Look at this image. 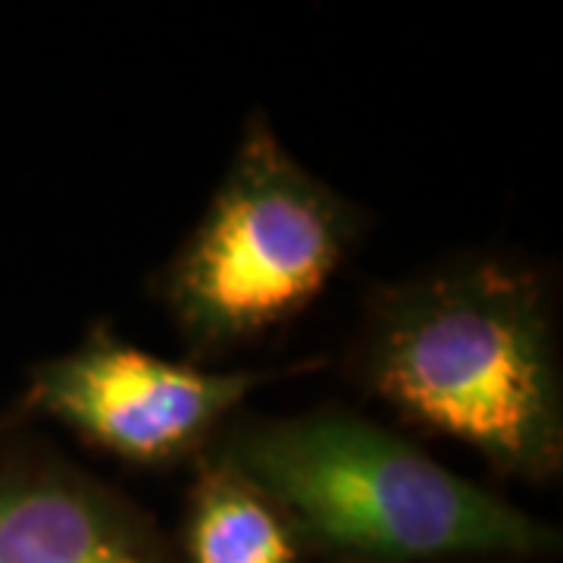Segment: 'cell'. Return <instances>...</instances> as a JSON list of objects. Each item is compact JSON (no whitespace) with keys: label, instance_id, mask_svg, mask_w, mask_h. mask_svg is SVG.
I'll return each instance as SVG.
<instances>
[{"label":"cell","instance_id":"cell-1","mask_svg":"<svg viewBox=\"0 0 563 563\" xmlns=\"http://www.w3.org/2000/svg\"><path fill=\"white\" fill-rule=\"evenodd\" d=\"M342 369L363 398L407 429L463 444L498 479H561L558 266L466 247L373 282Z\"/></svg>","mask_w":563,"mask_h":563},{"label":"cell","instance_id":"cell-4","mask_svg":"<svg viewBox=\"0 0 563 563\" xmlns=\"http://www.w3.org/2000/svg\"><path fill=\"white\" fill-rule=\"evenodd\" d=\"M325 366V357L285 369H225L173 361L125 342L95 320L69 351L32 363L13 410L54 422L129 470L191 466L261 388Z\"/></svg>","mask_w":563,"mask_h":563},{"label":"cell","instance_id":"cell-6","mask_svg":"<svg viewBox=\"0 0 563 563\" xmlns=\"http://www.w3.org/2000/svg\"><path fill=\"white\" fill-rule=\"evenodd\" d=\"M173 542L179 563H313L279 507L210 454L191 463Z\"/></svg>","mask_w":563,"mask_h":563},{"label":"cell","instance_id":"cell-5","mask_svg":"<svg viewBox=\"0 0 563 563\" xmlns=\"http://www.w3.org/2000/svg\"><path fill=\"white\" fill-rule=\"evenodd\" d=\"M0 563H179L163 523L41 422L0 410Z\"/></svg>","mask_w":563,"mask_h":563},{"label":"cell","instance_id":"cell-2","mask_svg":"<svg viewBox=\"0 0 563 563\" xmlns=\"http://www.w3.org/2000/svg\"><path fill=\"white\" fill-rule=\"evenodd\" d=\"M257 485L310 561L551 563L561 526L342 401L235 413L203 451Z\"/></svg>","mask_w":563,"mask_h":563},{"label":"cell","instance_id":"cell-3","mask_svg":"<svg viewBox=\"0 0 563 563\" xmlns=\"http://www.w3.org/2000/svg\"><path fill=\"white\" fill-rule=\"evenodd\" d=\"M369 229L373 210L307 169L254 107L201 217L147 279V295L185 361L220 366L301 320Z\"/></svg>","mask_w":563,"mask_h":563},{"label":"cell","instance_id":"cell-7","mask_svg":"<svg viewBox=\"0 0 563 563\" xmlns=\"http://www.w3.org/2000/svg\"><path fill=\"white\" fill-rule=\"evenodd\" d=\"M313 563H351V561H313Z\"/></svg>","mask_w":563,"mask_h":563}]
</instances>
